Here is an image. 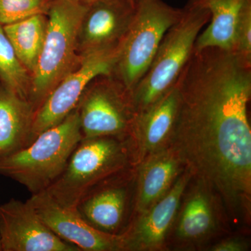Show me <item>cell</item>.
<instances>
[{
    "label": "cell",
    "mask_w": 251,
    "mask_h": 251,
    "mask_svg": "<svg viewBox=\"0 0 251 251\" xmlns=\"http://www.w3.org/2000/svg\"><path fill=\"white\" fill-rule=\"evenodd\" d=\"M176 84L179 105L170 148L231 212L249 215L251 64L233 51L193 50Z\"/></svg>",
    "instance_id": "1"
},
{
    "label": "cell",
    "mask_w": 251,
    "mask_h": 251,
    "mask_svg": "<svg viewBox=\"0 0 251 251\" xmlns=\"http://www.w3.org/2000/svg\"><path fill=\"white\" fill-rule=\"evenodd\" d=\"M134 163L130 136H101L82 139L67 167L45 192L62 207L75 209L89 191Z\"/></svg>",
    "instance_id": "2"
},
{
    "label": "cell",
    "mask_w": 251,
    "mask_h": 251,
    "mask_svg": "<svg viewBox=\"0 0 251 251\" xmlns=\"http://www.w3.org/2000/svg\"><path fill=\"white\" fill-rule=\"evenodd\" d=\"M78 0H52L46 12L45 39L31 76L28 101L34 111L56 85L77 67L78 36L89 5Z\"/></svg>",
    "instance_id": "3"
},
{
    "label": "cell",
    "mask_w": 251,
    "mask_h": 251,
    "mask_svg": "<svg viewBox=\"0 0 251 251\" xmlns=\"http://www.w3.org/2000/svg\"><path fill=\"white\" fill-rule=\"evenodd\" d=\"M82 140L76 107L27 147L1 158L0 174L25 186L31 195L42 192L60 176Z\"/></svg>",
    "instance_id": "4"
},
{
    "label": "cell",
    "mask_w": 251,
    "mask_h": 251,
    "mask_svg": "<svg viewBox=\"0 0 251 251\" xmlns=\"http://www.w3.org/2000/svg\"><path fill=\"white\" fill-rule=\"evenodd\" d=\"M209 21L210 14L206 9L188 2L183 8L181 18L167 31L148 71L130 92L136 114L176 85L200 32Z\"/></svg>",
    "instance_id": "5"
},
{
    "label": "cell",
    "mask_w": 251,
    "mask_h": 251,
    "mask_svg": "<svg viewBox=\"0 0 251 251\" xmlns=\"http://www.w3.org/2000/svg\"><path fill=\"white\" fill-rule=\"evenodd\" d=\"M182 9L163 0H137L134 16L118 46L113 75L130 92L145 75L165 34Z\"/></svg>",
    "instance_id": "6"
},
{
    "label": "cell",
    "mask_w": 251,
    "mask_h": 251,
    "mask_svg": "<svg viewBox=\"0 0 251 251\" xmlns=\"http://www.w3.org/2000/svg\"><path fill=\"white\" fill-rule=\"evenodd\" d=\"M77 109L82 139L131 135L136 115L131 94L113 75L96 78Z\"/></svg>",
    "instance_id": "7"
},
{
    "label": "cell",
    "mask_w": 251,
    "mask_h": 251,
    "mask_svg": "<svg viewBox=\"0 0 251 251\" xmlns=\"http://www.w3.org/2000/svg\"><path fill=\"white\" fill-rule=\"evenodd\" d=\"M118 46L81 54L77 67L56 85L34 111L29 145L41 132L58 125L74 111L87 87L96 78L112 75Z\"/></svg>",
    "instance_id": "8"
},
{
    "label": "cell",
    "mask_w": 251,
    "mask_h": 251,
    "mask_svg": "<svg viewBox=\"0 0 251 251\" xmlns=\"http://www.w3.org/2000/svg\"><path fill=\"white\" fill-rule=\"evenodd\" d=\"M2 251H80L54 234L26 201L10 200L0 206Z\"/></svg>",
    "instance_id": "9"
},
{
    "label": "cell",
    "mask_w": 251,
    "mask_h": 251,
    "mask_svg": "<svg viewBox=\"0 0 251 251\" xmlns=\"http://www.w3.org/2000/svg\"><path fill=\"white\" fill-rule=\"evenodd\" d=\"M193 176L184 171L168 191L152 206L138 216L121 234L123 251H158L164 248L168 234L173 227L181 198Z\"/></svg>",
    "instance_id": "10"
},
{
    "label": "cell",
    "mask_w": 251,
    "mask_h": 251,
    "mask_svg": "<svg viewBox=\"0 0 251 251\" xmlns=\"http://www.w3.org/2000/svg\"><path fill=\"white\" fill-rule=\"evenodd\" d=\"M28 202L49 229L80 251H123L122 234L100 232L85 222L74 209L62 207L45 192L31 195Z\"/></svg>",
    "instance_id": "11"
},
{
    "label": "cell",
    "mask_w": 251,
    "mask_h": 251,
    "mask_svg": "<svg viewBox=\"0 0 251 251\" xmlns=\"http://www.w3.org/2000/svg\"><path fill=\"white\" fill-rule=\"evenodd\" d=\"M127 171L97 184L77 203L74 210L94 228L116 235L126 230L130 200Z\"/></svg>",
    "instance_id": "12"
},
{
    "label": "cell",
    "mask_w": 251,
    "mask_h": 251,
    "mask_svg": "<svg viewBox=\"0 0 251 251\" xmlns=\"http://www.w3.org/2000/svg\"><path fill=\"white\" fill-rule=\"evenodd\" d=\"M128 0H96L89 5L79 31L78 51L112 49L121 42L134 16Z\"/></svg>",
    "instance_id": "13"
},
{
    "label": "cell",
    "mask_w": 251,
    "mask_h": 251,
    "mask_svg": "<svg viewBox=\"0 0 251 251\" xmlns=\"http://www.w3.org/2000/svg\"><path fill=\"white\" fill-rule=\"evenodd\" d=\"M179 105V92L176 84L146 110L136 114L130 135L134 163L138 164L169 147Z\"/></svg>",
    "instance_id": "14"
},
{
    "label": "cell",
    "mask_w": 251,
    "mask_h": 251,
    "mask_svg": "<svg viewBox=\"0 0 251 251\" xmlns=\"http://www.w3.org/2000/svg\"><path fill=\"white\" fill-rule=\"evenodd\" d=\"M134 211L141 214L161 199L182 173L185 167L170 147L138 163Z\"/></svg>",
    "instance_id": "15"
},
{
    "label": "cell",
    "mask_w": 251,
    "mask_h": 251,
    "mask_svg": "<svg viewBox=\"0 0 251 251\" xmlns=\"http://www.w3.org/2000/svg\"><path fill=\"white\" fill-rule=\"evenodd\" d=\"M196 181L176 215L175 235L182 242L204 241L217 227L214 191L202 181Z\"/></svg>",
    "instance_id": "16"
},
{
    "label": "cell",
    "mask_w": 251,
    "mask_h": 251,
    "mask_svg": "<svg viewBox=\"0 0 251 251\" xmlns=\"http://www.w3.org/2000/svg\"><path fill=\"white\" fill-rule=\"evenodd\" d=\"M191 4L210 14L209 25L198 35L194 50L218 48L233 51L238 23L251 0H189Z\"/></svg>",
    "instance_id": "17"
},
{
    "label": "cell",
    "mask_w": 251,
    "mask_h": 251,
    "mask_svg": "<svg viewBox=\"0 0 251 251\" xmlns=\"http://www.w3.org/2000/svg\"><path fill=\"white\" fill-rule=\"evenodd\" d=\"M34 112L27 100L0 88V159L29 145Z\"/></svg>",
    "instance_id": "18"
},
{
    "label": "cell",
    "mask_w": 251,
    "mask_h": 251,
    "mask_svg": "<svg viewBox=\"0 0 251 251\" xmlns=\"http://www.w3.org/2000/svg\"><path fill=\"white\" fill-rule=\"evenodd\" d=\"M47 25L46 14L34 15L18 22L5 25L3 29L18 59L30 74L35 70Z\"/></svg>",
    "instance_id": "19"
},
{
    "label": "cell",
    "mask_w": 251,
    "mask_h": 251,
    "mask_svg": "<svg viewBox=\"0 0 251 251\" xmlns=\"http://www.w3.org/2000/svg\"><path fill=\"white\" fill-rule=\"evenodd\" d=\"M0 80L3 87L28 100L31 75L24 67L0 25Z\"/></svg>",
    "instance_id": "20"
},
{
    "label": "cell",
    "mask_w": 251,
    "mask_h": 251,
    "mask_svg": "<svg viewBox=\"0 0 251 251\" xmlns=\"http://www.w3.org/2000/svg\"><path fill=\"white\" fill-rule=\"evenodd\" d=\"M52 0H0V25L11 24L34 15L46 14Z\"/></svg>",
    "instance_id": "21"
},
{
    "label": "cell",
    "mask_w": 251,
    "mask_h": 251,
    "mask_svg": "<svg viewBox=\"0 0 251 251\" xmlns=\"http://www.w3.org/2000/svg\"><path fill=\"white\" fill-rule=\"evenodd\" d=\"M233 52L251 64V5L244 10L238 23Z\"/></svg>",
    "instance_id": "22"
},
{
    "label": "cell",
    "mask_w": 251,
    "mask_h": 251,
    "mask_svg": "<svg viewBox=\"0 0 251 251\" xmlns=\"http://www.w3.org/2000/svg\"><path fill=\"white\" fill-rule=\"evenodd\" d=\"M248 249L247 244L239 239H229L222 241L214 246L211 251H244Z\"/></svg>",
    "instance_id": "23"
},
{
    "label": "cell",
    "mask_w": 251,
    "mask_h": 251,
    "mask_svg": "<svg viewBox=\"0 0 251 251\" xmlns=\"http://www.w3.org/2000/svg\"><path fill=\"white\" fill-rule=\"evenodd\" d=\"M78 1L86 3V4H91V3L93 2V1H96V0H78Z\"/></svg>",
    "instance_id": "24"
},
{
    "label": "cell",
    "mask_w": 251,
    "mask_h": 251,
    "mask_svg": "<svg viewBox=\"0 0 251 251\" xmlns=\"http://www.w3.org/2000/svg\"><path fill=\"white\" fill-rule=\"evenodd\" d=\"M130 2L133 3V4H135V2H136L137 0H128Z\"/></svg>",
    "instance_id": "25"
},
{
    "label": "cell",
    "mask_w": 251,
    "mask_h": 251,
    "mask_svg": "<svg viewBox=\"0 0 251 251\" xmlns=\"http://www.w3.org/2000/svg\"><path fill=\"white\" fill-rule=\"evenodd\" d=\"M0 251H2V249H1V239H0Z\"/></svg>",
    "instance_id": "26"
}]
</instances>
